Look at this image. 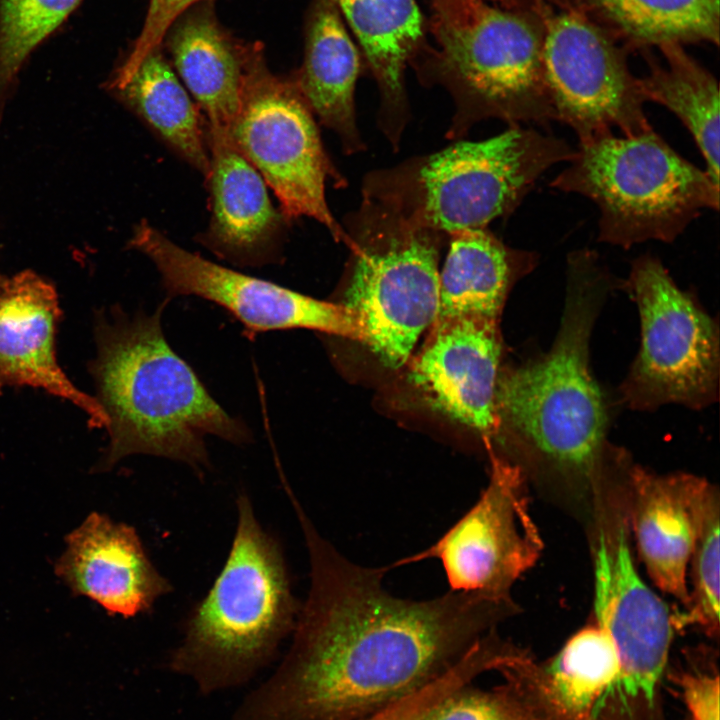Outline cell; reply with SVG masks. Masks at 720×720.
Masks as SVG:
<instances>
[{"mask_svg": "<svg viewBox=\"0 0 720 720\" xmlns=\"http://www.w3.org/2000/svg\"><path fill=\"white\" fill-rule=\"evenodd\" d=\"M310 588L291 646L231 720H366L442 676L513 601L449 590L404 599L383 586L386 568L358 565L324 538L293 490Z\"/></svg>", "mask_w": 720, "mask_h": 720, "instance_id": "cell-1", "label": "cell"}, {"mask_svg": "<svg viewBox=\"0 0 720 720\" xmlns=\"http://www.w3.org/2000/svg\"><path fill=\"white\" fill-rule=\"evenodd\" d=\"M120 309L96 329L91 364L109 444L100 469L135 454L163 457L202 473L210 466L205 438L247 444L252 433L211 396L193 368L165 338L162 313Z\"/></svg>", "mask_w": 720, "mask_h": 720, "instance_id": "cell-2", "label": "cell"}, {"mask_svg": "<svg viewBox=\"0 0 720 720\" xmlns=\"http://www.w3.org/2000/svg\"><path fill=\"white\" fill-rule=\"evenodd\" d=\"M566 274L565 307L551 348L499 374L498 435L505 430L531 460L593 487L608 461L609 414L590 369L589 344L611 278L588 249L568 256Z\"/></svg>", "mask_w": 720, "mask_h": 720, "instance_id": "cell-3", "label": "cell"}, {"mask_svg": "<svg viewBox=\"0 0 720 720\" xmlns=\"http://www.w3.org/2000/svg\"><path fill=\"white\" fill-rule=\"evenodd\" d=\"M237 525L228 557L192 609L171 671L202 694L243 685L275 657L300 611L283 551L257 519L250 498L237 496Z\"/></svg>", "mask_w": 720, "mask_h": 720, "instance_id": "cell-4", "label": "cell"}, {"mask_svg": "<svg viewBox=\"0 0 720 720\" xmlns=\"http://www.w3.org/2000/svg\"><path fill=\"white\" fill-rule=\"evenodd\" d=\"M437 47L412 64L426 86L450 94L446 133L463 139L478 122L510 126L555 120L543 68V26L486 0H429Z\"/></svg>", "mask_w": 720, "mask_h": 720, "instance_id": "cell-5", "label": "cell"}, {"mask_svg": "<svg viewBox=\"0 0 720 720\" xmlns=\"http://www.w3.org/2000/svg\"><path fill=\"white\" fill-rule=\"evenodd\" d=\"M575 154L563 139L513 125L489 139L456 140L372 170L363 177L361 196L446 235L486 228L509 216L546 170Z\"/></svg>", "mask_w": 720, "mask_h": 720, "instance_id": "cell-6", "label": "cell"}, {"mask_svg": "<svg viewBox=\"0 0 720 720\" xmlns=\"http://www.w3.org/2000/svg\"><path fill=\"white\" fill-rule=\"evenodd\" d=\"M594 201L598 240L629 248L673 242L703 209L717 210L719 186L677 154L653 129L635 137L609 133L579 144L551 183Z\"/></svg>", "mask_w": 720, "mask_h": 720, "instance_id": "cell-7", "label": "cell"}, {"mask_svg": "<svg viewBox=\"0 0 720 720\" xmlns=\"http://www.w3.org/2000/svg\"><path fill=\"white\" fill-rule=\"evenodd\" d=\"M351 251L344 304L361 320L366 344L390 369L404 366L439 310V256L448 235L412 225L362 197L341 224Z\"/></svg>", "mask_w": 720, "mask_h": 720, "instance_id": "cell-8", "label": "cell"}, {"mask_svg": "<svg viewBox=\"0 0 720 720\" xmlns=\"http://www.w3.org/2000/svg\"><path fill=\"white\" fill-rule=\"evenodd\" d=\"M240 55L239 105L227 131L233 144L273 190L287 221L314 219L344 242L325 192L329 182H348L328 156L314 114L294 79L272 74L256 52Z\"/></svg>", "mask_w": 720, "mask_h": 720, "instance_id": "cell-9", "label": "cell"}, {"mask_svg": "<svg viewBox=\"0 0 720 720\" xmlns=\"http://www.w3.org/2000/svg\"><path fill=\"white\" fill-rule=\"evenodd\" d=\"M625 286L638 307L641 344L621 385V400L640 411L669 403L700 409L715 402L720 366L717 323L654 256L634 260Z\"/></svg>", "mask_w": 720, "mask_h": 720, "instance_id": "cell-10", "label": "cell"}, {"mask_svg": "<svg viewBox=\"0 0 720 720\" xmlns=\"http://www.w3.org/2000/svg\"><path fill=\"white\" fill-rule=\"evenodd\" d=\"M593 545L594 614L613 640L620 674L610 694L655 704L674 626L672 613L640 577L631 553L625 499L598 492Z\"/></svg>", "mask_w": 720, "mask_h": 720, "instance_id": "cell-11", "label": "cell"}, {"mask_svg": "<svg viewBox=\"0 0 720 720\" xmlns=\"http://www.w3.org/2000/svg\"><path fill=\"white\" fill-rule=\"evenodd\" d=\"M490 460L488 484L474 505L434 544L394 567L438 559L451 591L512 601L513 584L535 565L543 541L530 514L524 470L496 454Z\"/></svg>", "mask_w": 720, "mask_h": 720, "instance_id": "cell-12", "label": "cell"}, {"mask_svg": "<svg viewBox=\"0 0 720 720\" xmlns=\"http://www.w3.org/2000/svg\"><path fill=\"white\" fill-rule=\"evenodd\" d=\"M129 246L155 265L168 300L196 296L213 302L250 335L311 329L365 342L361 320L344 304L318 300L216 264L180 247L146 220L135 227Z\"/></svg>", "mask_w": 720, "mask_h": 720, "instance_id": "cell-13", "label": "cell"}, {"mask_svg": "<svg viewBox=\"0 0 720 720\" xmlns=\"http://www.w3.org/2000/svg\"><path fill=\"white\" fill-rule=\"evenodd\" d=\"M543 68L555 120L579 142L612 133L627 137L652 129L638 79L624 56L587 17L561 12L543 24Z\"/></svg>", "mask_w": 720, "mask_h": 720, "instance_id": "cell-14", "label": "cell"}, {"mask_svg": "<svg viewBox=\"0 0 720 720\" xmlns=\"http://www.w3.org/2000/svg\"><path fill=\"white\" fill-rule=\"evenodd\" d=\"M500 358L499 321L449 315L435 318L424 344L406 364L410 382L431 407L490 444L499 431Z\"/></svg>", "mask_w": 720, "mask_h": 720, "instance_id": "cell-15", "label": "cell"}, {"mask_svg": "<svg viewBox=\"0 0 720 720\" xmlns=\"http://www.w3.org/2000/svg\"><path fill=\"white\" fill-rule=\"evenodd\" d=\"M204 132L211 216L199 242L241 267L279 262L288 221L271 202L266 182L225 130L204 122Z\"/></svg>", "mask_w": 720, "mask_h": 720, "instance_id": "cell-16", "label": "cell"}, {"mask_svg": "<svg viewBox=\"0 0 720 720\" xmlns=\"http://www.w3.org/2000/svg\"><path fill=\"white\" fill-rule=\"evenodd\" d=\"M625 505L630 533L649 577L684 607L694 541L712 485L687 473L626 470Z\"/></svg>", "mask_w": 720, "mask_h": 720, "instance_id": "cell-17", "label": "cell"}, {"mask_svg": "<svg viewBox=\"0 0 720 720\" xmlns=\"http://www.w3.org/2000/svg\"><path fill=\"white\" fill-rule=\"evenodd\" d=\"M66 541L56 574L74 594L111 614L129 618L147 612L172 590L130 525L92 513Z\"/></svg>", "mask_w": 720, "mask_h": 720, "instance_id": "cell-18", "label": "cell"}, {"mask_svg": "<svg viewBox=\"0 0 720 720\" xmlns=\"http://www.w3.org/2000/svg\"><path fill=\"white\" fill-rule=\"evenodd\" d=\"M61 311L54 287L23 271L0 282V392L5 386L29 385L80 407L90 425L106 426L97 401L62 372L55 355V331Z\"/></svg>", "mask_w": 720, "mask_h": 720, "instance_id": "cell-19", "label": "cell"}, {"mask_svg": "<svg viewBox=\"0 0 720 720\" xmlns=\"http://www.w3.org/2000/svg\"><path fill=\"white\" fill-rule=\"evenodd\" d=\"M357 39L374 77L377 124L396 152L410 120L405 69L421 54L424 20L415 0H329Z\"/></svg>", "mask_w": 720, "mask_h": 720, "instance_id": "cell-20", "label": "cell"}, {"mask_svg": "<svg viewBox=\"0 0 720 720\" xmlns=\"http://www.w3.org/2000/svg\"><path fill=\"white\" fill-rule=\"evenodd\" d=\"M362 64L339 12L329 0H320L309 24L303 65L293 79L314 116L338 136L346 155L366 150L355 109Z\"/></svg>", "mask_w": 720, "mask_h": 720, "instance_id": "cell-21", "label": "cell"}, {"mask_svg": "<svg viewBox=\"0 0 720 720\" xmlns=\"http://www.w3.org/2000/svg\"><path fill=\"white\" fill-rule=\"evenodd\" d=\"M448 243L439 273L437 316L477 315L499 321L510 287L533 269L537 256L507 246L488 227L451 233Z\"/></svg>", "mask_w": 720, "mask_h": 720, "instance_id": "cell-22", "label": "cell"}, {"mask_svg": "<svg viewBox=\"0 0 720 720\" xmlns=\"http://www.w3.org/2000/svg\"><path fill=\"white\" fill-rule=\"evenodd\" d=\"M106 88L180 158L207 176L204 120L159 48L134 65H120Z\"/></svg>", "mask_w": 720, "mask_h": 720, "instance_id": "cell-23", "label": "cell"}, {"mask_svg": "<svg viewBox=\"0 0 720 720\" xmlns=\"http://www.w3.org/2000/svg\"><path fill=\"white\" fill-rule=\"evenodd\" d=\"M170 49L178 74L206 117L204 122L227 132L239 105L240 52L214 21L200 16L178 26Z\"/></svg>", "mask_w": 720, "mask_h": 720, "instance_id": "cell-24", "label": "cell"}, {"mask_svg": "<svg viewBox=\"0 0 720 720\" xmlns=\"http://www.w3.org/2000/svg\"><path fill=\"white\" fill-rule=\"evenodd\" d=\"M665 65L650 63L649 74L638 79L645 101L671 110L692 134L706 171L719 186V89L714 76L688 56L678 43L659 46Z\"/></svg>", "mask_w": 720, "mask_h": 720, "instance_id": "cell-25", "label": "cell"}, {"mask_svg": "<svg viewBox=\"0 0 720 720\" xmlns=\"http://www.w3.org/2000/svg\"><path fill=\"white\" fill-rule=\"evenodd\" d=\"M549 692L569 715L581 717L606 699L620 674L616 646L598 623L575 633L547 668Z\"/></svg>", "mask_w": 720, "mask_h": 720, "instance_id": "cell-26", "label": "cell"}, {"mask_svg": "<svg viewBox=\"0 0 720 720\" xmlns=\"http://www.w3.org/2000/svg\"><path fill=\"white\" fill-rule=\"evenodd\" d=\"M640 43L718 44L720 0H582Z\"/></svg>", "mask_w": 720, "mask_h": 720, "instance_id": "cell-27", "label": "cell"}, {"mask_svg": "<svg viewBox=\"0 0 720 720\" xmlns=\"http://www.w3.org/2000/svg\"><path fill=\"white\" fill-rule=\"evenodd\" d=\"M81 0H0V123L21 68Z\"/></svg>", "mask_w": 720, "mask_h": 720, "instance_id": "cell-28", "label": "cell"}, {"mask_svg": "<svg viewBox=\"0 0 720 720\" xmlns=\"http://www.w3.org/2000/svg\"><path fill=\"white\" fill-rule=\"evenodd\" d=\"M719 506L718 491L712 487L688 564V603L684 612L672 614L674 628L696 625L709 635L719 631Z\"/></svg>", "mask_w": 720, "mask_h": 720, "instance_id": "cell-29", "label": "cell"}, {"mask_svg": "<svg viewBox=\"0 0 720 720\" xmlns=\"http://www.w3.org/2000/svg\"><path fill=\"white\" fill-rule=\"evenodd\" d=\"M420 720H529L512 686L486 690L464 684L431 707Z\"/></svg>", "mask_w": 720, "mask_h": 720, "instance_id": "cell-30", "label": "cell"}, {"mask_svg": "<svg viewBox=\"0 0 720 720\" xmlns=\"http://www.w3.org/2000/svg\"><path fill=\"white\" fill-rule=\"evenodd\" d=\"M488 653L473 646L442 676L366 720H420L434 705L460 686L489 670Z\"/></svg>", "mask_w": 720, "mask_h": 720, "instance_id": "cell-31", "label": "cell"}, {"mask_svg": "<svg viewBox=\"0 0 720 720\" xmlns=\"http://www.w3.org/2000/svg\"><path fill=\"white\" fill-rule=\"evenodd\" d=\"M200 0H150L143 28L121 65L131 66L159 48L173 22Z\"/></svg>", "mask_w": 720, "mask_h": 720, "instance_id": "cell-32", "label": "cell"}, {"mask_svg": "<svg viewBox=\"0 0 720 720\" xmlns=\"http://www.w3.org/2000/svg\"><path fill=\"white\" fill-rule=\"evenodd\" d=\"M685 703L693 720H719V677L691 673L681 678Z\"/></svg>", "mask_w": 720, "mask_h": 720, "instance_id": "cell-33", "label": "cell"}, {"mask_svg": "<svg viewBox=\"0 0 720 720\" xmlns=\"http://www.w3.org/2000/svg\"><path fill=\"white\" fill-rule=\"evenodd\" d=\"M492 4L508 8V9H514L517 10L516 7L520 4L522 0H486Z\"/></svg>", "mask_w": 720, "mask_h": 720, "instance_id": "cell-34", "label": "cell"}, {"mask_svg": "<svg viewBox=\"0 0 720 720\" xmlns=\"http://www.w3.org/2000/svg\"><path fill=\"white\" fill-rule=\"evenodd\" d=\"M1 280H2V278L0 277V282H1Z\"/></svg>", "mask_w": 720, "mask_h": 720, "instance_id": "cell-35", "label": "cell"}]
</instances>
